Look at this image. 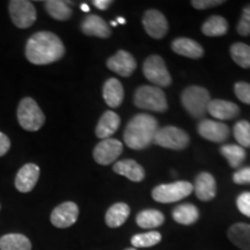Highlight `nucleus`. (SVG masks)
Instances as JSON below:
<instances>
[{
  "label": "nucleus",
  "instance_id": "obj_23",
  "mask_svg": "<svg viewBox=\"0 0 250 250\" xmlns=\"http://www.w3.org/2000/svg\"><path fill=\"white\" fill-rule=\"evenodd\" d=\"M229 241L242 250H250V225L237 223L229 227L227 232Z\"/></svg>",
  "mask_w": 250,
  "mask_h": 250
},
{
  "label": "nucleus",
  "instance_id": "obj_17",
  "mask_svg": "<svg viewBox=\"0 0 250 250\" xmlns=\"http://www.w3.org/2000/svg\"><path fill=\"white\" fill-rule=\"evenodd\" d=\"M195 190L197 198L201 199L203 202H210L217 195V183L213 175L210 173L203 171L196 177Z\"/></svg>",
  "mask_w": 250,
  "mask_h": 250
},
{
  "label": "nucleus",
  "instance_id": "obj_42",
  "mask_svg": "<svg viewBox=\"0 0 250 250\" xmlns=\"http://www.w3.org/2000/svg\"><path fill=\"white\" fill-rule=\"evenodd\" d=\"M117 22H120L121 24L125 23V19L124 18H117Z\"/></svg>",
  "mask_w": 250,
  "mask_h": 250
},
{
  "label": "nucleus",
  "instance_id": "obj_34",
  "mask_svg": "<svg viewBox=\"0 0 250 250\" xmlns=\"http://www.w3.org/2000/svg\"><path fill=\"white\" fill-rule=\"evenodd\" d=\"M237 33L241 36L250 35V5L246 6L242 11V15L240 18L239 23L236 27Z\"/></svg>",
  "mask_w": 250,
  "mask_h": 250
},
{
  "label": "nucleus",
  "instance_id": "obj_37",
  "mask_svg": "<svg viewBox=\"0 0 250 250\" xmlns=\"http://www.w3.org/2000/svg\"><path fill=\"white\" fill-rule=\"evenodd\" d=\"M224 0H192L191 5L196 9H208L224 4Z\"/></svg>",
  "mask_w": 250,
  "mask_h": 250
},
{
  "label": "nucleus",
  "instance_id": "obj_9",
  "mask_svg": "<svg viewBox=\"0 0 250 250\" xmlns=\"http://www.w3.org/2000/svg\"><path fill=\"white\" fill-rule=\"evenodd\" d=\"M8 9L13 23L21 29L31 27L36 21L37 14L33 2L27 0H12L9 1Z\"/></svg>",
  "mask_w": 250,
  "mask_h": 250
},
{
  "label": "nucleus",
  "instance_id": "obj_27",
  "mask_svg": "<svg viewBox=\"0 0 250 250\" xmlns=\"http://www.w3.org/2000/svg\"><path fill=\"white\" fill-rule=\"evenodd\" d=\"M202 31L204 35L210 37L224 36L228 31V22L226 19L220 15H213L203 23Z\"/></svg>",
  "mask_w": 250,
  "mask_h": 250
},
{
  "label": "nucleus",
  "instance_id": "obj_3",
  "mask_svg": "<svg viewBox=\"0 0 250 250\" xmlns=\"http://www.w3.org/2000/svg\"><path fill=\"white\" fill-rule=\"evenodd\" d=\"M134 104L140 109L164 112L168 109V102L164 90L155 86H142L134 93Z\"/></svg>",
  "mask_w": 250,
  "mask_h": 250
},
{
  "label": "nucleus",
  "instance_id": "obj_35",
  "mask_svg": "<svg viewBox=\"0 0 250 250\" xmlns=\"http://www.w3.org/2000/svg\"><path fill=\"white\" fill-rule=\"evenodd\" d=\"M234 93L240 101L246 104H250V83L239 81L234 85Z\"/></svg>",
  "mask_w": 250,
  "mask_h": 250
},
{
  "label": "nucleus",
  "instance_id": "obj_14",
  "mask_svg": "<svg viewBox=\"0 0 250 250\" xmlns=\"http://www.w3.org/2000/svg\"><path fill=\"white\" fill-rule=\"evenodd\" d=\"M197 130L203 138L213 143H224L229 137V127L217 121L203 120L198 124Z\"/></svg>",
  "mask_w": 250,
  "mask_h": 250
},
{
  "label": "nucleus",
  "instance_id": "obj_28",
  "mask_svg": "<svg viewBox=\"0 0 250 250\" xmlns=\"http://www.w3.org/2000/svg\"><path fill=\"white\" fill-rule=\"evenodd\" d=\"M137 225L142 228H155L161 226L165 223V215L158 210H144L139 212L136 218Z\"/></svg>",
  "mask_w": 250,
  "mask_h": 250
},
{
  "label": "nucleus",
  "instance_id": "obj_5",
  "mask_svg": "<svg viewBox=\"0 0 250 250\" xmlns=\"http://www.w3.org/2000/svg\"><path fill=\"white\" fill-rule=\"evenodd\" d=\"M18 121L24 130L39 131L44 124L45 116L35 100L24 98L19 103Z\"/></svg>",
  "mask_w": 250,
  "mask_h": 250
},
{
  "label": "nucleus",
  "instance_id": "obj_2",
  "mask_svg": "<svg viewBox=\"0 0 250 250\" xmlns=\"http://www.w3.org/2000/svg\"><path fill=\"white\" fill-rule=\"evenodd\" d=\"M158 129L159 123L156 118L147 114L136 115L125 127L124 143L127 147L136 151L148 147L153 143Z\"/></svg>",
  "mask_w": 250,
  "mask_h": 250
},
{
  "label": "nucleus",
  "instance_id": "obj_44",
  "mask_svg": "<svg viewBox=\"0 0 250 250\" xmlns=\"http://www.w3.org/2000/svg\"><path fill=\"white\" fill-rule=\"evenodd\" d=\"M125 250H137L136 248H127V249H125Z\"/></svg>",
  "mask_w": 250,
  "mask_h": 250
},
{
  "label": "nucleus",
  "instance_id": "obj_16",
  "mask_svg": "<svg viewBox=\"0 0 250 250\" xmlns=\"http://www.w3.org/2000/svg\"><path fill=\"white\" fill-rule=\"evenodd\" d=\"M208 111L212 117L220 121H229L239 116L240 108L235 103L226 100H211L208 105Z\"/></svg>",
  "mask_w": 250,
  "mask_h": 250
},
{
  "label": "nucleus",
  "instance_id": "obj_43",
  "mask_svg": "<svg viewBox=\"0 0 250 250\" xmlns=\"http://www.w3.org/2000/svg\"><path fill=\"white\" fill-rule=\"evenodd\" d=\"M111 26H114V27H116L117 26V22H116V21H111Z\"/></svg>",
  "mask_w": 250,
  "mask_h": 250
},
{
  "label": "nucleus",
  "instance_id": "obj_10",
  "mask_svg": "<svg viewBox=\"0 0 250 250\" xmlns=\"http://www.w3.org/2000/svg\"><path fill=\"white\" fill-rule=\"evenodd\" d=\"M123 153V144L114 138L103 139L95 146L93 151L94 160L99 165L108 166L117 160Z\"/></svg>",
  "mask_w": 250,
  "mask_h": 250
},
{
  "label": "nucleus",
  "instance_id": "obj_1",
  "mask_svg": "<svg viewBox=\"0 0 250 250\" xmlns=\"http://www.w3.org/2000/svg\"><path fill=\"white\" fill-rule=\"evenodd\" d=\"M64 55L62 40L51 31H39L27 41L26 57L31 64L48 65L58 62Z\"/></svg>",
  "mask_w": 250,
  "mask_h": 250
},
{
  "label": "nucleus",
  "instance_id": "obj_29",
  "mask_svg": "<svg viewBox=\"0 0 250 250\" xmlns=\"http://www.w3.org/2000/svg\"><path fill=\"white\" fill-rule=\"evenodd\" d=\"M46 12L58 21H65L71 18L72 9L67 5L66 1H62V0H49L44 2Z\"/></svg>",
  "mask_w": 250,
  "mask_h": 250
},
{
  "label": "nucleus",
  "instance_id": "obj_19",
  "mask_svg": "<svg viewBox=\"0 0 250 250\" xmlns=\"http://www.w3.org/2000/svg\"><path fill=\"white\" fill-rule=\"evenodd\" d=\"M171 50L175 54L191 59L202 58L204 55L203 46L198 42L188 37H180V39L174 40L171 43Z\"/></svg>",
  "mask_w": 250,
  "mask_h": 250
},
{
  "label": "nucleus",
  "instance_id": "obj_7",
  "mask_svg": "<svg viewBox=\"0 0 250 250\" xmlns=\"http://www.w3.org/2000/svg\"><path fill=\"white\" fill-rule=\"evenodd\" d=\"M144 76L155 87H168L171 83V77L166 62L160 56L152 55L146 58L143 65Z\"/></svg>",
  "mask_w": 250,
  "mask_h": 250
},
{
  "label": "nucleus",
  "instance_id": "obj_4",
  "mask_svg": "<svg viewBox=\"0 0 250 250\" xmlns=\"http://www.w3.org/2000/svg\"><path fill=\"white\" fill-rule=\"evenodd\" d=\"M182 104L192 117H202L208 111V105L211 101L208 90L201 86H190L183 90Z\"/></svg>",
  "mask_w": 250,
  "mask_h": 250
},
{
  "label": "nucleus",
  "instance_id": "obj_6",
  "mask_svg": "<svg viewBox=\"0 0 250 250\" xmlns=\"http://www.w3.org/2000/svg\"><path fill=\"white\" fill-rule=\"evenodd\" d=\"M193 191V186L187 181H177L169 184H160L152 191V197L155 202L169 204L186 198Z\"/></svg>",
  "mask_w": 250,
  "mask_h": 250
},
{
  "label": "nucleus",
  "instance_id": "obj_40",
  "mask_svg": "<svg viewBox=\"0 0 250 250\" xmlns=\"http://www.w3.org/2000/svg\"><path fill=\"white\" fill-rule=\"evenodd\" d=\"M93 4L96 8L101 9V11H104V9H107L109 6L112 4V1L111 0H94Z\"/></svg>",
  "mask_w": 250,
  "mask_h": 250
},
{
  "label": "nucleus",
  "instance_id": "obj_21",
  "mask_svg": "<svg viewBox=\"0 0 250 250\" xmlns=\"http://www.w3.org/2000/svg\"><path fill=\"white\" fill-rule=\"evenodd\" d=\"M114 171L118 175L125 176L132 182H142L145 179V170L138 162L131 160V159H125L121 160L114 165Z\"/></svg>",
  "mask_w": 250,
  "mask_h": 250
},
{
  "label": "nucleus",
  "instance_id": "obj_24",
  "mask_svg": "<svg viewBox=\"0 0 250 250\" xmlns=\"http://www.w3.org/2000/svg\"><path fill=\"white\" fill-rule=\"evenodd\" d=\"M130 215V208L125 203H116L111 205L105 213V224L110 228L121 227Z\"/></svg>",
  "mask_w": 250,
  "mask_h": 250
},
{
  "label": "nucleus",
  "instance_id": "obj_41",
  "mask_svg": "<svg viewBox=\"0 0 250 250\" xmlns=\"http://www.w3.org/2000/svg\"><path fill=\"white\" fill-rule=\"evenodd\" d=\"M81 9H83V12H89V7L87 4H81Z\"/></svg>",
  "mask_w": 250,
  "mask_h": 250
},
{
  "label": "nucleus",
  "instance_id": "obj_12",
  "mask_svg": "<svg viewBox=\"0 0 250 250\" xmlns=\"http://www.w3.org/2000/svg\"><path fill=\"white\" fill-rule=\"evenodd\" d=\"M79 215V208L76 203L65 202L54 208L50 215L51 224L57 228H67L74 225Z\"/></svg>",
  "mask_w": 250,
  "mask_h": 250
},
{
  "label": "nucleus",
  "instance_id": "obj_25",
  "mask_svg": "<svg viewBox=\"0 0 250 250\" xmlns=\"http://www.w3.org/2000/svg\"><path fill=\"white\" fill-rule=\"evenodd\" d=\"M0 250H31V242L23 234H6L0 237Z\"/></svg>",
  "mask_w": 250,
  "mask_h": 250
},
{
  "label": "nucleus",
  "instance_id": "obj_22",
  "mask_svg": "<svg viewBox=\"0 0 250 250\" xmlns=\"http://www.w3.org/2000/svg\"><path fill=\"white\" fill-rule=\"evenodd\" d=\"M103 99L109 107H120L124 100V88L121 81L115 78H110L103 85Z\"/></svg>",
  "mask_w": 250,
  "mask_h": 250
},
{
  "label": "nucleus",
  "instance_id": "obj_18",
  "mask_svg": "<svg viewBox=\"0 0 250 250\" xmlns=\"http://www.w3.org/2000/svg\"><path fill=\"white\" fill-rule=\"evenodd\" d=\"M81 30L85 35L96 36L100 39H108L111 35V29L108 23L101 17L95 14H89L83 19Z\"/></svg>",
  "mask_w": 250,
  "mask_h": 250
},
{
  "label": "nucleus",
  "instance_id": "obj_8",
  "mask_svg": "<svg viewBox=\"0 0 250 250\" xmlns=\"http://www.w3.org/2000/svg\"><path fill=\"white\" fill-rule=\"evenodd\" d=\"M190 138L186 131L176 126H165L156 131L153 143L161 147L181 151L189 145Z\"/></svg>",
  "mask_w": 250,
  "mask_h": 250
},
{
  "label": "nucleus",
  "instance_id": "obj_39",
  "mask_svg": "<svg viewBox=\"0 0 250 250\" xmlns=\"http://www.w3.org/2000/svg\"><path fill=\"white\" fill-rule=\"evenodd\" d=\"M11 148V142L5 133L0 132V156L5 155Z\"/></svg>",
  "mask_w": 250,
  "mask_h": 250
},
{
  "label": "nucleus",
  "instance_id": "obj_11",
  "mask_svg": "<svg viewBox=\"0 0 250 250\" xmlns=\"http://www.w3.org/2000/svg\"><path fill=\"white\" fill-rule=\"evenodd\" d=\"M143 26L146 33L152 39H164L168 31V21L161 12L156 9H148L143 17Z\"/></svg>",
  "mask_w": 250,
  "mask_h": 250
},
{
  "label": "nucleus",
  "instance_id": "obj_33",
  "mask_svg": "<svg viewBox=\"0 0 250 250\" xmlns=\"http://www.w3.org/2000/svg\"><path fill=\"white\" fill-rule=\"evenodd\" d=\"M234 138L241 147H250V123L248 121H239L234 125Z\"/></svg>",
  "mask_w": 250,
  "mask_h": 250
},
{
  "label": "nucleus",
  "instance_id": "obj_32",
  "mask_svg": "<svg viewBox=\"0 0 250 250\" xmlns=\"http://www.w3.org/2000/svg\"><path fill=\"white\" fill-rule=\"evenodd\" d=\"M162 240L161 234L156 230H151V232L136 234L131 237V245L133 248H149V247H154L160 243Z\"/></svg>",
  "mask_w": 250,
  "mask_h": 250
},
{
  "label": "nucleus",
  "instance_id": "obj_26",
  "mask_svg": "<svg viewBox=\"0 0 250 250\" xmlns=\"http://www.w3.org/2000/svg\"><path fill=\"white\" fill-rule=\"evenodd\" d=\"M173 218L177 224L181 225H192L199 218V211L192 204H181L174 208Z\"/></svg>",
  "mask_w": 250,
  "mask_h": 250
},
{
  "label": "nucleus",
  "instance_id": "obj_15",
  "mask_svg": "<svg viewBox=\"0 0 250 250\" xmlns=\"http://www.w3.org/2000/svg\"><path fill=\"white\" fill-rule=\"evenodd\" d=\"M40 177V167L35 164L24 165L15 177V188L20 192H30Z\"/></svg>",
  "mask_w": 250,
  "mask_h": 250
},
{
  "label": "nucleus",
  "instance_id": "obj_31",
  "mask_svg": "<svg viewBox=\"0 0 250 250\" xmlns=\"http://www.w3.org/2000/svg\"><path fill=\"white\" fill-rule=\"evenodd\" d=\"M230 57L242 68L250 67V45L237 42L230 46Z\"/></svg>",
  "mask_w": 250,
  "mask_h": 250
},
{
  "label": "nucleus",
  "instance_id": "obj_36",
  "mask_svg": "<svg viewBox=\"0 0 250 250\" xmlns=\"http://www.w3.org/2000/svg\"><path fill=\"white\" fill-rule=\"evenodd\" d=\"M236 206L242 214L250 218V192H243L237 197Z\"/></svg>",
  "mask_w": 250,
  "mask_h": 250
},
{
  "label": "nucleus",
  "instance_id": "obj_30",
  "mask_svg": "<svg viewBox=\"0 0 250 250\" xmlns=\"http://www.w3.org/2000/svg\"><path fill=\"white\" fill-rule=\"evenodd\" d=\"M220 152L229 162V166L232 168L239 167L246 159L245 148L240 145H224L221 146Z\"/></svg>",
  "mask_w": 250,
  "mask_h": 250
},
{
  "label": "nucleus",
  "instance_id": "obj_38",
  "mask_svg": "<svg viewBox=\"0 0 250 250\" xmlns=\"http://www.w3.org/2000/svg\"><path fill=\"white\" fill-rule=\"evenodd\" d=\"M233 181L236 184H250V167H245L233 175Z\"/></svg>",
  "mask_w": 250,
  "mask_h": 250
},
{
  "label": "nucleus",
  "instance_id": "obj_20",
  "mask_svg": "<svg viewBox=\"0 0 250 250\" xmlns=\"http://www.w3.org/2000/svg\"><path fill=\"white\" fill-rule=\"evenodd\" d=\"M121 125V117L115 111L108 110L100 118L96 125L95 134L100 139H108L118 130Z\"/></svg>",
  "mask_w": 250,
  "mask_h": 250
},
{
  "label": "nucleus",
  "instance_id": "obj_13",
  "mask_svg": "<svg viewBox=\"0 0 250 250\" xmlns=\"http://www.w3.org/2000/svg\"><path fill=\"white\" fill-rule=\"evenodd\" d=\"M107 66L110 71L117 73L118 76L127 78L136 71L137 62L130 52L120 50L117 54L111 56L107 61Z\"/></svg>",
  "mask_w": 250,
  "mask_h": 250
}]
</instances>
